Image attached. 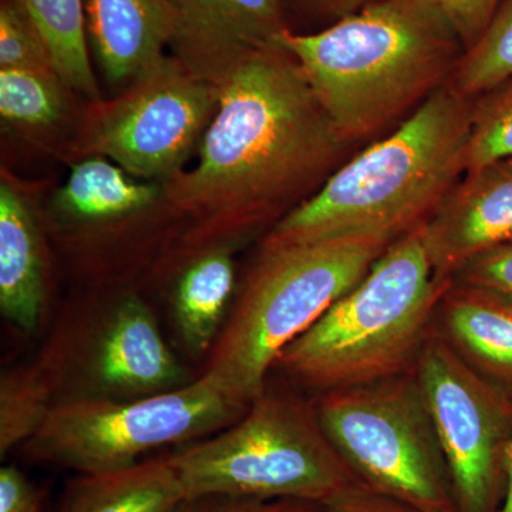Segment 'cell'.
<instances>
[{"label":"cell","instance_id":"6da1fadb","mask_svg":"<svg viewBox=\"0 0 512 512\" xmlns=\"http://www.w3.org/2000/svg\"><path fill=\"white\" fill-rule=\"evenodd\" d=\"M187 63L218 90L198 164L163 190L188 220L184 242L194 258L276 224L328 180L349 144L284 46L239 47Z\"/></svg>","mask_w":512,"mask_h":512},{"label":"cell","instance_id":"7a4b0ae2","mask_svg":"<svg viewBox=\"0 0 512 512\" xmlns=\"http://www.w3.org/2000/svg\"><path fill=\"white\" fill-rule=\"evenodd\" d=\"M279 43L349 146L420 107L466 53L433 0H376L322 32L288 30Z\"/></svg>","mask_w":512,"mask_h":512},{"label":"cell","instance_id":"3957f363","mask_svg":"<svg viewBox=\"0 0 512 512\" xmlns=\"http://www.w3.org/2000/svg\"><path fill=\"white\" fill-rule=\"evenodd\" d=\"M471 106L450 84L441 87L390 136L339 165L262 247L338 238L393 244L416 231L466 174Z\"/></svg>","mask_w":512,"mask_h":512},{"label":"cell","instance_id":"277c9868","mask_svg":"<svg viewBox=\"0 0 512 512\" xmlns=\"http://www.w3.org/2000/svg\"><path fill=\"white\" fill-rule=\"evenodd\" d=\"M450 284L434 276L417 228L390 244L275 366L319 394L413 372Z\"/></svg>","mask_w":512,"mask_h":512},{"label":"cell","instance_id":"5b68a950","mask_svg":"<svg viewBox=\"0 0 512 512\" xmlns=\"http://www.w3.org/2000/svg\"><path fill=\"white\" fill-rule=\"evenodd\" d=\"M389 245L338 238L262 247L204 375L248 409L265 392L266 377L281 353L355 288Z\"/></svg>","mask_w":512,"mask_h":512},{"label":"cell","instance_id":"8992f818","mask_svg":"<svg viewBox=\"0 0 512 512\" xmlns=\"http://www.w3.org/2000/svg\"><path fill=\"white\" fill-rule=\"evenodd\" d=\"M188 498L326 505L363 484L320 423L315 403L265 392L228 427L168 456Z\"/></svg>","mask_w":512,"mask_h":512},{"label":"cell","instance_id":"52a82bcc","mask_svg":"<svg viewBox=\"0 0 512 512\" xmlns=\"http://www.w3.org/2000/svg\"><path fill=\"white\" fill-rule=\"evenodd\" d=\"M323 430L366 487L417 512H460L414 372L320 394Z\"/></svg>","mask_w":512,"mask_h":512},{"label":"cell","instance_id":"ba28073f","mask_svg":"<svg viewBox=\"0 0 512 512\" xmlns=\"http://www.w3.org/2000/svg\"><path fill=\"white\" fill-rule=\"evenodd\" d=\"M210 377L177 389L138 397H70L25 444L33 460L80 474L110 473L140 463V457L171 444L217 433L245 413Z\"/></svg>","mask_w":512,"mask_h":512},{"label":"cell","instance_id":"9c48e42d","mask_svg":"<svg viewBox=\"0 0 512 512\" xmlns=\"http://www.w3.org/2000/svg\"><path fill=\"white\" fill-rule=\"evenodd\" d=\"M218 107V90L181 57L163 56L109 103L94 101L79 151L138 178L180 173Z\"/></svg>","mask_w":512,"mask_h":512},{"label":"cell","instance_id":"30bf717a","mask_svg":"<svg viewBox=\"0 0 512 512\" xmlns=\"http://www.w3.org/2000/svg\"><path fill=\"white\" fill-rule=\"evenodd\" d=\"M460 512H495L512 440V399L431 329L413 369Z\"/></svg>","mask_w":512,"mask_h":512},{"label":"cell","instance_id":"8fae6325","mask_svg":"<svg viewBox=\"0 0 512 512\" xmlns=\"http://www.w3.org/2000/svg\"><path fill=\"white\" fill-rule=\"evenodd\" d=\"M76 397L138 399L183 386L184 372L143 299L126 295L101 322Z\"/></svg>","mask_w":512,"mask_h":512},{"label":"cell","instance_id":"7c38bea8","mask_svg":"<svg viewBox=\"0 0 512 512\" xmlns=\"http://www.w3.org/2000/svg\"><path fill=\"white\" fill-rule=\"evenodd\" d=\"M440 282L474 256L512 244V157L467 171L420 227Z\"/></svg>","mask_w":512,"mask_h":512},{"label":"cell","instance_id":"4fadbf2b","mask_svg":"<svg viewBox=\"0 0 512 512\" xmlns=\"http://www.w3.org/2000/svg\"><path fill=\"white\" fill-rule=\"evenodd\" d=\"M87 32L111 83L133 82L180 33L170 0H86Z\"/></svg>","mask_w":512,"mask_h":512},{"label":"cell","instance_id":"5bb4252c","mask_svg":"<svg viewBox=\"0 0 512 512\" xmlns=\"http://www.w3.org/2000/svg\"><path fill=\"white\" fill-rule=\"evenodd\" d=\"M434 328L487 379L512 386V302L456 284L441 296Z\"/></svg>","mask_w":512,"mask_h":512},{"label":"cell","instance_id":"9a60e30c","mask_svg":"<svg viewBox=\"0 0 512 512\" xmlns=\"http://www.w3.org/2000/svg\"><path fill=\"white\" fill-rule=\"evenodd\" d=\"M180 20L173 45L181 59L239 47L281 45L291 30L281 0H170Z\"/></svg>","mask_w":512,"mask_h":512},{"label":"cell","instance_id":"2e32d148","mask_svg":"<svg viewBox=\"0 0 512 512\" xmlns=\"http://www.w3.org/2000/svg\"><path fill=\"white\" fill-rule=\"evenodd\" d=\"M45 262L29 205L0 184V311L22 332H35L45 311Z\"/></svg>","mask_w":512,"mask_h":512},{"label":"cell","instance_id":"e0dca14e","mask_svg":"<svg viewBox=\"0 0 512 512\" xmlns=\"http://www.w3.org/2000/svg\"><path fill=\"white\" fill-rule=\"evenodd\" d=\"M185 500L170 458H151L110 473L80 474L60 512H173Z\"/></svg>","mask_w":512,"mask_h":512},{"label":"cell","instance_id":"ac0fdd59","mask_svg":"<svg viewBox=\"0 0 512 512\" xmlns=\"http://www.w3.org/2000/svg\"><path fill=\"white\" fill-rule=\"evenodd\" d=\"M232 247L208 249L190 259L174 291V318L187 348L207 353L227 322L235 291Z\"/></svg>","mask_w":512,"mask_h":512},{"label":"cell","instance_id":"d6986e66","mask_svg":"<svg viewBox=\"0 0 512 512\" xmlns=\"http://www.w3.org/2000/svg\"><path fill=\"white\" fill-rule=\"evenodd\" d=\"M156 184L138 183L104 157L80 161L57 194V208L74 221L120 220L146 210L161 195Z\"/></svg>","mask_w":512,"mask_h":512},{"label":"cell","instance_id":"ffe728a7","mask_svg":"<svg viewBox=\"0 0 512 512\" xmlns=\"http://www.w3.org/2000/svg\"><path fill=\"white\" fill-rule=\"evenodd\" d=\"M28 16L45 43L57 74L67 89L99 101L86 42L84 0H13Z\"/></svg>","mask_w":512,"mask_h":512},{"label":"cell","instance_id":"44dd1931","mask_svg":"<svg viewBox=\"0 0 512 512\" xmlns=\"http://www.w3.org/2000/svg\"><path fill=\"white\" fill-rule=\"evenodd\" d=\"M49 377L36 367H20L0 379V454L26 444L42 429L56 402Z\"/></svg>","mask_w":512,"mask_h":512},{"label":"cell","instance_id":"7402d4cb","mask_svg":"<svg viewBox=\"0 0 512 512\" xmlns=\"http://www.w3.org/2000/svg\"><path fill=\"white\" fill-rule=\"evenodd\" d=\"M59 74L28 69H0V116L16 126H55L66 113Z\"/></svg>","mask_w":512,"mask_h":512},{"label":"cell","instance_id":"603a6c76","mask_svg":"<svg viewBox=\"0 0 512 512\" xmlns=\"http://www.w3.org/2000/svg\"><path fill=\"white\" fill-rule=\"evenodd\" d=\"M512 76V0H501L483 36L458 63L450 84L467 99Z\"/></svg>","mask_w":512,"mask_h":512},{"label":"cell","instance_id":"cb8c5ba5","mask_svg":"<svg viewBox=\"0 0 512 512\" xmlns=\"http://www.w3.org/2000/svg\"><path fill=\"white\" fill-rule=\"evenodd\" d=\"M512 157V76L473 99L466 173Z\"/></svg>","mask_w":512,"mask_h":512},{"label":"cell","instance_id":"d4e9b609","mask_svg":"<svg viewBox=\"0 0 512 512\" xmlns=\"http://www.w3.org/2000/svg\"><path fill=\"white\" fill-rule=\"evenodd\" d=\"M0 69L57 73L42 37L13 0L0 6Z\"/></svg>","mask_w":512,"mask_h":512},{"label":"cell","instance_id":"484cf974","mask_svg":"<svg viewBox=\"0 0 512 512\" xmlns=\"http://www.w3.org/2000/svg\"><path fill=\"white\" fill-rule=\"evenodd\" d=\"M451 281L512 302V244L474 256L458 269Z\"/></svg>","mask_w":512,"mask_h":512},{"label":"cell","instance_id":"4316f807","mask_svg":"<svg viewBox=\"0 0 512 512\" xmlns=\"http://www.w3.org/2000/svg\"><path fill=\"white\" fill-rule=\"evenodd\" d=\"M450 20L468 50L478 42L490 25L501 0H433Z\"/></svg>","mask_w":512,"mask_h":512},{"label":"cell","instance_id":"83f0119b","mask_svg":"<svg viewBox=\"0 0 512 512\" xmlns=\"http://www.w3.org/2000/svg\"><path fill=\"white\" fill-rule=\"evenodd\" d=\"M316 507L298 501L205 495L184 500L173 512H315Z\"/></svg>","mask_w":512,"mask_h":512},{"label":"cell","instance_id":"f1b7e54d","mask_svg":"<svg viewBox=\"0 0 512 512\" xmlns=\"http://www.w3.org/2000/svg\"><path fill=\"white\" fill-rule=\"evenodd\" d=\"M315 512H417L409 505L387 495L376 493L365 484L350 488L345 494L326 505H318Z\"/></svg>","mask_w":512,"mask_h":512},{"label":"cell","instance_id":"f546056e","mask_svg":"<svg viewBox=\"0 0 512 512\" xmlns=\"http://www.w3.org/2000/svg\"><path fill=\"white\" fill-rule=\"evenodd\" d=\"M0 512H42L39 491L19 468L0 470Z\"/></svg>","mask_w":512,"mask_h":512},{"label":"cell","instance_id":"4dcf8cb0","mask_svg":"<svg viewBox=\"0 0 512 512\" xmlns=\"http://www.w3.org/2000/svg\"><path fill=\"white\" fill-rule=\"evenodd\" d=\"M311 2L315 3L316 8L325 12L326 15L340 19L365 8L366 5L376 2V0H311Z\"/></svg>","mask_w":512,"mask_h":512},{"label":"cell","instance_id":"1f68e13d","mask_svg":"<svg viewBox=\"0 0 512 512\" xmlns=\"http://www.w3.org/2000/svg\"><path fill=\"white\" fill-rule=\"evenodd\" d=\"M500 512H512V440L505 453V493Z\"/></svg>","mask_w":512,"mask_h":512}]
</instances>
